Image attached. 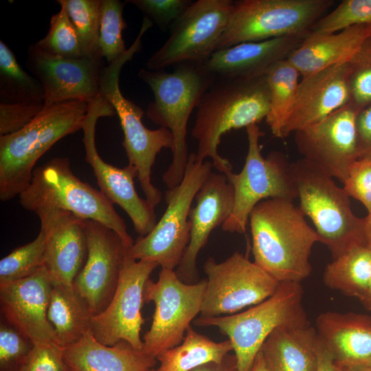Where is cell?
<instances>
[{"label": "cell", "instance_id": "6da1fadb", "mask_svg": "<svg viewBox=\"0 0 371 371\" xmlns=\"http://www.w3.org/2000/svg\"><path fill=\"white\" fill-rule=\"evenodd\" d=\"M254 262L278 282H302L312 271L310 256L319 242L293 201L269 199L250 213Z\"/></svg>", "mask_w": 371, "mask_h": 371}, {"label": "cell", "instance_id": "7a4b0ae2", "mask_svg": "<svg viewBox=\"0 0 371 371\" xmlns=\"http://www.w3.org/2000/svg\"><path fill=\"white\" fill-rule=\"evenodd\" d=\"M269 106L265 74L252 78H215L201 98L192 131L198 142L196 159L210 157L219 172L230 174V162L218 152L222 135L258 124L267 116Z\"/></svg>", "mask_w": 371, "mask_h": 371}, {"label": "cell", "instance_id": "3957f363", "mask_svg": "<svg viewBox=\"0 0 371 371\" xmlns=\"http://www.w3.org/2000/svg\"><path fill=\"white\" fill-rule=\"evenodd\" d=\"M175 67L172 72L147 69L138 72L154 95V101L146 111L148 117L168 129L173 136L172 161L162 175L168 188L177 186L183 179L190 154L186 142L188 122L215 78L203 63H186Z\"/></svg>", "mask_w": 371, "mask_h": 371}, {"label": "cell", "instance_id": "277c9868", "mask_svg": "<svg viewBox=\"0 0 371 371\" xmlns=\"http://www.w3.org/2000/svg\"><path fill=\"white\" fill-rule=\"evenodd\" d=\"M89 103L71 100L44 106L21 130L0 135V199L8 201L30 186L38 160L57 142L82 129Z\"/></svg>", "mask_w": 371, "mask_h": 371}, {"label": "cell", "instance_id": "5b68a950", "mask_svg": "<svg viewBox=\"0 0 371 371\" xmlns=\"http://www.w3.org/2000/svg\"><path fill=\"white\" fill-rule=\"evenodd\" d=\"M300 199L298 206L315 226L333 259L359 245H366L364 218L356 216L350 196L334 179L301 159L290 164Z\"/></svg>", "mask_w": 371, "mask_h": 371}, {"label": "cell", "instance_id": "8992f818", "mask_svg": "<svg viewBox=\"0 0 371 371\" xmlns=\"http://www.w3.org/2000/svg\"><path fill=\"white\" fill-rule=\"evenodd\" d=\"M301 282H280L276 292L245 311L195 319L199 326H215L228 337L238 371H249L268 337L282 327L310 324L303 306Z\"/></svg>", "mask_w": 371, "mask_h": 371}, {"label": "cell", "instance_id": "52a82bcc", "mask_svg": "<svg viewBox=\"0 0 371 371\" xmlns=\"http://www.w3.org/2000/svg\"><path fill=\"white\" fill-rule=\"evenodd\" d=\"M19 201L32 212L40 208H58L99 222L115 232L128 250L134 243L113 203L73 173L68 157H55L36 167L30 186L19 195Z\"/></svg>", "mask_w": 371, "mask_h": 371}, {"label": "cell", "instance_id": "ba28073f", "mask_svg": "<svg viewBox=\"0 0 371 371\" xmlns=\"http://www.w3.org/2000/svg\"><path fill=\"white\" fill-rule=\"evenodd\" d=\"M334 4L333 0H239L216 49L246 42L306 36Z\"/></svg>", "mask_w": 371, "mask_h": 371}, {"label": "cell", "instance_id": "9c48e42d", "mask_svg": "<svg viewBox=\"0 0 371 371\" xmlns=\"http://www.w3.org/2000/svg\"><path fill=\"white\" fill-rule=\"evenodd\" d=\"M212 167L210 161H198L195 153L189 154L181 182L165 192L164 214L147 235L139 236L127 251L128 257L152 260L171 270L178 267L190 242L191 204Z\"/></svg>", "mask_w": 371, "mask_h": 371}, {"label": "cell", "instance_id": "30bf717a", "mask_svg": "<svg viewBox=\"0 0 371 371\" xmlns=\"http://www.w3.org/2000/svg\"><path fill=\"white\" fill-rule=\"evenodd\" d=\"M248 150L243 169L227 175L234 192L233 210L221 226L225 232L244 234L251 212L260 201L269 199L294 201L297 191L290 164L283 154L271 152L266 157L261 153L259 139L263 133L258 124L246 128Z\"/></svg>", "mask_w": 371, "mask_h": 371}, {"label": "cell", "instance_id": "8fae6325", "mask_svg": "<svg viewBox=\"0 0 371 371\" xmlns=\"http://www.w3.org/2000/svg\"><path fill=\"white\" fill-rule=\"evenodd\" d=\"M153 24L150 19L144 18L139 32L126 52L104 67L100 84L101 95L111 103L119 117L124 133L122 146L128 164L137 169V179L143 185L151 182L152 168L157 155L162 148H172L173 136L166 128L151 130L144 125V111L122 95L119 78L125 63L142 50V38Z\"/></svg>", "mask_w": 371, "mask_h": 371}, {"label": "cell", "instance_id": "7c38bea8", "mask_svg": "<svg viewBox=\"0 0 371 371\" xmlns=\"http://www.w3.org/2000/svg\"><path fill=\"white\" fill-rule=\"evenodd\" d=\"M206 279L187 284L175 270L161 268L157 282L148 279L144 301L153 302L155 312L150 329L143 337V351L154 357L179 345L192 321L201 313Z\"/></svg>", "mask_w": 371, "mask_h": 371}, {"label": "cell", "instance_id": "4fadbf2b", "mask_svg": "<svg viewBox=\"0 0 371 371\" xmlns=\"http://www.w3.org/2000/svg\"><path fill=\"white\" fill-rule=\"evenodd\" d=\"M232 0L194 1L172 25L165 43L148 59L146 69L164 70L186 63L205 62L228 24Z\"/></svg>", "mask_w": 371, "mask_h": 371}, {"label": "cell", "instance_id": "5bb4252c", "mask_svg": "<svg viewBox=\"0 0 371 371\" xmlns=\"http://www.w3.org/2000/svg\"><path fill=\"white\" fill-rule=\"evenodd\" d=\"M207 285L200 317L235 314L271 296L280 282L236 251L223 262L208 258L203 265Z\"/></svg>", "mask_w": 371, "mask_h": 371}, {"label": "cell", "instance_id": "9a60e30c", "mask_svg": "<svg viewBox=\"0 0 371 371\" xmlns=\"http://www.w3.org/2000/svg\"><path fill=\"white\" fill-rule=\"evenodd\" d=\"M116 114L111 103L102 95L89 103L82 124V142L85 161L92 168L100 191L112 203L118 205L131 219L134 229L139 236L147 235L157 220L154 207L137 194L134 179L137 169L128 164L118 168L104 161L99 155L95 145L97 121L102 117Z\"/></svg>", "mask_w": 371, "mask_h": 371}, {"label": "cell", "instance_id": "2e32d148", "mask_svg": "<svg viewBox=\"0 0 371 371\" xmlns=\"http://www.w3.org/2000/svg\"><path fill=\"white\" fill-rule=\"evenodd\" d=\"M157 266L154 261L136 260L126 255L111 302L93 317L91 333L96 340L109 346L126 341L136 350H143L140 332L144 323L141 312L144 290Z\"/></svg>", "mask_w": 371, "mask_h": 371}, {"label": "cell", "instance_id": "e0dca14e", "mask_svg": "<svg viewBox=\"0 0 371 371\" xmlns=\"http://www.w3.org/2000/svg\"><path fill=\"white\" fill-rule=\"evenodd\" d=\"M358 113L348 104L323 120L294 133L295 143L302 159L342 184L350 167L359 159Z\"/></svg>", "mask_w": 371, "mask_h": 371}, {"label": "cell", "instance_id": "ac0fdd59", "mask_svg": "<svg viewBox=\"0 0 371 371\" xmlns=\"http://www.w3.org/2000/svg\"><path fill=\"white\" fill-rule=\"evenodd\" d=\"M88 255L73 286L87 303L93 316L111 302L127 255L121 237L104 225L85 220Z\"/></svg>", "mask_w": 371, "mask_h": 371}, {"label": "cell", "instance_id": "d6986e66", "mask_svg": "<svg viewBox=\"0 0 371 371\" xmlns=\"http://www.w3.org/2000/svg\"><path fill=\"white\" fill-rule=\"evenodd\" d=\"M27 67L43 87L44 106L71 100L90 103L101 95L103 58H65L32 44L27 49Z\"/></svg>", "mask_w": 371, "mask_h": 371}, {"label": "cell", "instance_id": "ffe728a7", "mask_svg": "<svg viewBox=\"0 0 371 371\" xmlns=\"http://www.w3.org/2000/svg\"><path fill=\"white\" fill-rule=\"evenodd\" d=\"M53 282L43 267L29 277L0 283L1 311L5 319L34 345L55 344L47 315Z\"/></svg>", "mask_w": 371, "mask_h": 371}, {"label": "cell", "instance_id": "44dd1931", "mask_svg": "<svg viewBox=\"0 0 371 371\" xmlns=\"http://www.w3.org/2000/svg\"><path fill=\"white\" fill-rule=\"evenodd\" d=\"M45 234L43 267L55 282L73 286L88 255L85 219L58 208L33 212Z\"/></svg>", "mask_w": 371, "mask_h": 371}, {"label": "cell", "instance_id": "7402d4cb", "mask_svg": "<svg viewBox=\"0 0 371 371\" xmlns=\"http://www.w3.org/2000/svg\"><path fill=\"white\" fill-rule=\"evenodd\" d=\"M189 213L190 238L175 273L181 280L194 284L199 278L197 256L206 245L211 232L222 226L229 217L234 205V192L227 176L212 172L202 183Z\"/></svg>", "mask_w": 371, "mask_h": 371}, {"label": "cell", "instance_id": "603a6c76", "mask_svg": "<svg viewBox=\"0 0 371 371\" xmlns=\"http://www.w3.org/2000/svg\"><path fill=\"white\" fill-rule=\"evenodd\" d=\"M348 62L302 77L283 138L323 120L349 103Z\"/></svg>", "mask_w": 371, "mask_h": 371}, {"label": "cell", "instance_id": "cb8c5ba5", "mask_svg": "<svg viewBox=\"0 0 371 371\" xmlns=\"http://www.w3.org/2000/svg\"><path fill=\"white\" fill-rule=\"evenodd\" d=\"M306 36H291L242 43L215 51L203 65L214 78H252L265 75L278 61L286 59Z\"/></svg>", "mask_w": 371, "mask_h": 371}, {"label": "cell", "instance_id": "d4e9b609", "mask_svg": "<svg viewBox=\"0 0 371 371\" xmlns=\"http://www.w3.org/2000/svg\"><path fill=\"white\" fill-rule=\"evenodd\" d=\"M315 329L342 368L371 366V316L328 311L316 319Z\"/></svg>", "mask_w": 371, "mask_h": 371}, {"label": "cell", "instance_id": "484cf974", "mask_svg": "<svg viewBox=\"0 0 371 371\" xmlns=\"http://www.w3.org/2000/svg\"><path fill=\"white\" fill-rule=\"evenodd\" d=\"M368 25H354L324 34H308L287 60L305 77L349 61L369 39Z\"/></svg>", "mask_w": 371, "mask_h": 371}, {"label": "cell", "instance_id": "4316f807", "mask_svg": "<svg viewBox=\"0 0 371 371\" xmlns=\"http://www.w3.org/2000/svg\"><path fill=\"white\" fill-rule=\"evenodd\" d=\"M63 351L71 371H149L156 362V358L136 350L126 341L106 346L91 332Z\"/></svg>", "mask_w": 371, "mask_h": 371}, {"label": "cell", "instance_id": "83f0119b", "mask_svg": "<svg viewBox=\"0 0 371 371\" xmlns=\"http://www.w3.org/2000/svg\"><path fill=\"white\" fill-rule=\"evenodd\" d=\"M319 336L315 327H282L265 340L260 352L268 371H315Z\"/></svg>", "mask_w": 371, "mask_h": 371}, {"label": "cell", "instance_id": "f1b7e54d", "mask_svg": "<svg viewBox=\"0 0 371 371\" xmlns=\"http://www.w3.org/2000/svg\"><path fill=\"white\" fill-rule=\"evenodd\" d=\"M47 315L55 344L62 349L91 333L93 315L73 286L53 282Z\"/></svg>", "mask_w": 371, "mask_h": 371}, {"label": "cell", "instance_id": "f546056e", "mask_svg": "<svg viewBox=\"0 0 371 371\" xmlns=\"http://www.w3.org/2000/svg\"><path fill=\"white\" fill-rule=\"evenodd\" d=\"M233 350L228 339L215 342L189 326L183 341L176 347L160 352L156 357L160 364L156 371H191L209 363H222Z\"/></svg>", "mask_w": 371, "mask_h": 371}, {"label": "cell", "instance_id": "4dcf8cb0", "mask_svg": "<svg viewBox=\"0 0 371 371\" xmlns=\"http://www.w3.org/2000/svg\"><path fill=\"white\" fill-rule=\"evenodd\" d=\"M371 278V249L359 245L333 259L326 267L323 282L328 288L360 299Z\"/></svg>", "mask_w": 371, "mask_h": 371}, {"label": "cell", "instance_id": "1f68e13d", "mask_svg": "<svg viewBox=\"0 0 371 371\" xmlns=\"http://www.w3.org/2000/svg\"><path fill=\"white\" fill-rule=\"evenodd\" d=\"M265 74L270 93L269 112L265 120L272 135L283 138L295 102L300 74L286 58L272 65Z\"/></svg>", "mask_w": 371, "mask_h": 371}, {"label": "cell", "instance_id": "d6a6232c", "mask_svg": "<svg viewBox=\"0 0 371 371\" xmlns=\"http://www.w3.org/2000/svg\"><path fill=\"white\" fill-rule=\"evenodd\" d=\"M45 92L39 80L26 72L14 54L0 41V103H43Z\"/></svg>", "mask_w": 371, "mask_h": 371}, {"label": "cell", "instance_id": "836d02e7", "mask_svg": "<svg viewBox=\"0 0 371 371\" xmlns=\"http://www.w3.org/2000/svg\"><path fill=\"white\" fill-rule=\"evenodd\" d=\"M77 32L85 57L102 58L100 46L101 0H58Z\"/></svg>", "mask_w": 371, "mask_h": 371}, {"label": "cell", "instance_id": "e575fe53", "mask_svg": "<svg viewBox=\"0 0 371 371\" xmlns=\"http://www.w3.org/2000/svg\"><path fill=\"white\" fill-rule=\"evenodd\" d=\"M125 3L120 0H101L99 46L102 58L110 64L127 51L122 30L127 25L123 18Z\"/></svg>", "mask_w": 371, "mask_h": 371}, {"label": "cell", "instance_id": "d590c367", "mask_svg": "<svg viewBox=\"0 0 371 371\" xmlns=\"http://www.w3.org/2000/svg\"><path fill=\"white\" fill-rule=\"evenodd\" d=\"M45 236L40 229L32 241L12 250L0 261V283L16 281L43 267Z\"/></svg>", "mask_w": 371, "mask_h": 371}, {"label": "cell", "instance_id": "8d00e7d4", "mask_svg": "<svg viewBox=\"0 0 371 371\" xmlns=\"http://www.w3.org/2000/svg\"><path fill=\"white\" fill-rule=\"evenodd\" d=\"M34 45L49 54L65 58L85 57L77 32L63 6L51 17L46 35Z\"/></svg>", "mask_w": 371, "mask_h": 371}, {"label": "cell", "instance_id": "74e56055", "mask_svg": "<svg viewBox=\"0 0 371 371\" xmlns=\"http://www.w3.org/2000/svg\"><path fill=\"white\" fill-rule=\"evenodd\" d=\"M371 23V0H344L321 17L310 34H331L347 27Z\"/></svg>", "mask_w": 371, "mask_h": 371}, {"label": "cell", "instance_id": "f35d334b", "mask_svg": "<svg viewBox=\"0 0 371 371\" xmlns=\"http://www.w3.org/2000/svg\"><path fill=\"white\" fill-rule=\"evenodd\" d=\"M349 104L359 113L371 105V42L368 39L348 62Z\"/></svg>", "mask_w": 371, "mask_h": 371}, {"label": "cell", "instance_id": "ab89813d", "mask_svg": "<svg viewBox=\"0 0 371 371\" xmlns=\"http://www.w3.org/2000/svg\"><path fill=\"white\" fill-rule=\"evenodd\" d=\"M34 344L5 319L0 325V371H16Z\"/></svg>", "mask_w": 371, "mask_h": 371}, {"label": "cell", "instance_id": "60d3db41", "mask_svg": "<svg viewBox=\"0 0 371 371\" xmlns=\"http://www.w3.org/2000/svg\"><path fill=\"white\" fill-rule=\"evenodd\" d=\"M193 1L190 0H127L140 10L145 17L166 32L183 14Z\"/></svg>", "mask_w": 371, "mask_h": 371}, {"label": "cell", "instance_id": "b9f144b4", "mask_svg": "<svg viewBox=\"0 0 371 371\" xmlns=\"http://www.w3.org/2000/svg\"><path fill=\"white\" fill-rule=\"evenodd\" d=\"M343 188L368 212L371 209V158L358 159L351 165Z\"/></svg>", "mask_w": 371, "mask_h": 371}, {"label": "cell", "instance_id": "7bdbcfd3", "mask_svg": "<svg viewBox=\"0 0 371 371\" xmlns=\"http://www.w3.org/2000/svg\"><path fill=\"white\" fill-rule=\"evenodd\" d=\"M63 351L56 344L34 345L16 371H69Z\"/></svg>", "mask_w": 371, "mask_h": 371}, {"label": "cell", "instance_id": "ee69618b", "mask_svg": "<svg viewBox=\"0 0 371 371\" xmlns=\"http://www.w3.org/2000/svg\"><path fill=\"white\" fill-rule=\"evenodd\" d=\"M44 103H0V135L16 132L43 109Z\"/></svg>", "mask_w": 371, "mask_h": 371}, {"label": "cell", "instance_id": "f6af8a7d", "mask_svg": "<svg viewBox=\"0 0 371 371\" xmlns=\"http://www.w3.org/2000/svg\"><path fill=\"white\" fill-rule=\"evenodd\" d=\"M357 131L359 159L371 158V105L358 113Z\"/></svg>", "mask_w": 371, "mask_h": 371}, {"label": "cell", "instance_id": "bcb514c9", "mask_svg": "<svg viewBox=\"0 0 371 371\" xmlns=\"http://www.w3.org/2000/svg\"><path fill=\"white\" fill-rule=\"evenodd\" d=\"M317 357V367L315 371H344V369L335 362L331 352L319 337Z\"/></svg>", "mask_w": 371, "mask_h": 371}, {"label": "cell", "instance_id": "7dc6e473", "mask_svg": "<svg viewBox=\"0 0 371 371\" xmlns=\"http://www.w3.org/2000/svg\"><path fill=\"white\" fill-rule=\"evenodd\" d=\"M191 371H238L236 360L235 356L231 357L228 355L225 358L222 363H209Z\"/></svg>", "mask_w": 371, "mask_h": 371}, {"label": "cell", "instance_id": "c3c4849f", "mask_svg": "<svg viewBox=\"0 0 371 371\" xmlns=\"http://www.w3.org/2000/svg\"><path fill=\"white\" fill-rule=\"evenodd\" d=\"M364 218V232L366 245L371 249V209Z\"/></svg>", "mask_w": 371, "mask_h": 371}, {"label": "cell", "instance_id": "681fc988", "mask_svg": "<svg viewBox=\"0 0 371 371\" xmlns=\"http://www.w3.org/2000/svg\"><path fill=\"white\" fill-rule=\"evenodd\" d=\"M359 300L361 302L366 309L371 311V278L364 293Z\"/></svg>", "mask_w": 371, "mask_h": 371}, {"label": "cell", "instance_id": "f907efd6", "mask_svg": "<svg viewBox=\"0 0 371 371\" xmlns=\"http://www.w3.org/2000/svg\"><path fill=\"white\" fill-rule=\"evenodd\" d=\"M249 371H268L260 350L257 355Z\"/></svg>", "mask_w": 371, "mask_h": 371}, {"label": "cell", "instance_id": "816d5d0a", "mask_svg": "<svg viewBox=\"0 0 371 371\" xmlns=\"http://www.w3.org/2000/svg\"><path fill=\"white\" fill-rule=\"evenodd\" d=\"M344 371H371V366L359 367L352 368H343Z\"/></svg>", "mask_w": 371, "mask_h": 371}, {"label": "cell", "instance_id": "f5cc1de1", "mask_svg": "<svg viewBox=\"0 0 371 371\" xmlns=\"http://www.w3.org/2000/svg\"><path fill=\"white\" fill-rule=\"evenodd\" d=\"M368 28H369V32H370V37H369V40L371 42V23L368 24Z\"/></svg>", "mask_w": 371, "mask_h": 371}, {"label": "cell", "instance_id": "db71d44e", "mask_svg": "<svg viewBox=\"0 0 371 371\" xmlns=\"http://www.w3.org/2000/svg\"><path fill=\"white\" fill-rule=\"evenodd\" d=\"M149 371H156L155 370H150Z\"/></svg>", "mask_w": 371, "mask_h": 371}, {"label": "cell", "instance_id": "11a10c76", "mask_svg": "<svg viewBox=\"0 0 371 371\" xmlns=\"http://www.w3.org/2000/svg\"><path fill=\"white\" fill-rule=\"evenodd\" d=\"M69 371H71V370L69 369Z\"/></svg>", "mask_w": 371, "mask_h": 371}]
</instances>
